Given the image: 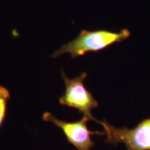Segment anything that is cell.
I'll list each match as a JSON object with an SVG mask.
<instances>
[{
    "mask_svg": "<svg viewBox=\"0 0 150 150\" xmlns=\"http://www.w3.org/2000/svg\"><path fill=\"white\" fill-rule=\"evenodd\" d=\"M131 36L129 29H123L119 32L107 30L87 31L82 30L76 38L62 45L54 52L53 58L64 54H70L72 58L85 55L88 52H97L107 48L116 42H121Z\"/></svg>",
    "mask_w": 150,
    "mask_h": 150,
    "instance_id": "cell-1",
    "label": "cell"
},
{
    "mask_svg": "<svg viewBox=\"0 0 150 150\" xmlns=\"http://www.w3.org/2000/svg\"><path fill=\"white\" fill-rule=\"evenodd\" d=\"M98 123L104 127V135L108 143H123L128 150H150V118L140 122L132 129L117 128L106 121Z\"/></svg>",
    "mask_w": 150,
    "mask_h": 150,
    "instance_id": "cell-2",
    "label": "cell"
},
{
    "mask_svg": "<svg viewBox=\"0 0 150 150\" xmlns=\"http://www.w3.org/2000/svg\"><path fill=\"white\" fill-rule=\"evenodd\" d=\"M62 77L65 85V92L59 99L60 104L76 108L89 120H95L98 122L91 112L92 109L98 106V102L84 86L83 82L87 77V74L83 72L76 77L70 79L64 72H62Z\"/></svg>",
    "mask_w": 150,
    "mask_h": 150,
    "instance_id": "cell-3",
    "label": "cell"
},
{
    "mask_svg": "<svg viewBox=\"0 0 150 150\" xmlns=\"http://www.w3.org/2000/svg\"><path fill=\"white\" fill-rule=\"evenodd\" d=\"M42 119L45 122L53 123L62 129L69 142L74 145L77 150H91L95 146V142L92 140L91 136L95 134L104 135V132L90 131L87 127L89 119L85 116L79 121L70 122L57 119L52 113L46 112L43 114Z\"/></svg>",
    "mask_w": 150,
    "mask_h": 150,
    "instance_id": "cell-4",
    "label": "cell"
},
{
    "mask_svg": "<svg viewBox=\"0 0 150 150\" xmlns=\"http://www.w3.org/2000/svg\"><path fill=\"white\" fill-rule=\"evenodd\" d=\"M10 99V93L6 88L0 86V127L2 125L6 111L7 104Z\"/></svg>",
    "mask_w": 150,
    "mask_h": 150,
    "instance_id": "cell-5",
    "label": "cell"
}]
</instances>
